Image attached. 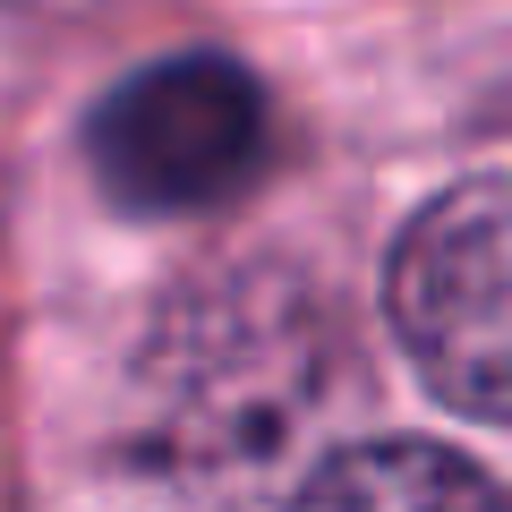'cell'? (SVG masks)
<instances>
[{
  "label": "cell",
  "mask_w": 512,
  "mask_h": 512,
  "mask_svg": "<svg viewBox=\"0 0 512 512\" xmlns=\"http://www.w3.org/2000/svg\"><path fill=\"white\" fill-rule=\"evenodd\" d=\"M384 308L436 402L512 427V171L444 188L410 222Z\"/></svg>",
  "instance_id": "1"
},
{
  "label": "cell",
  "mask_w": 512,
  "mask_h": 512,
  "mask_svg": "<svg viewBox=\"0 0 512 512\" xmlns=\"http://www.w3.org/2000/svg\"><path fill=\"white\" fill-rule=\"evenodd\" d=\"M86 163L128 214L222 205L265 171V94L222 52L154 60L94 103Z\"/></svg>",
  "instance_id": "2"
},
{
  "label": "cell",
  "mask_w": 512,
  "mask_h": 512,
  "mask_svg": "<svg viewBox=\"0 0 512 512\" xmlns=\"http://www.w3.org/2000/svg\"><path fill=\"white\" fill-rule=\"evenodd\" d=\"M291 512H512V495L453 444L376 436V444L316 461V478L291 495Z\"/></svg>",
  "instance_id": "3"
}]
</instances>
